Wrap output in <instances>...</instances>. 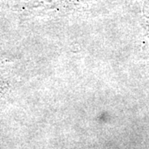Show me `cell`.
Returning a JSON list of instances; mask_svg holds the SVG:
<instances>
[{"instance_id": "cell-1", "label": "cell", "mask_w": 149, "mask_h": 149, "mask_svg": "<svg viewBox=\"0 0 149 149\" xmlns=\"http://www.w3.org/2000/svg\"><path fill=\"white\" fill-rule=\"evenodd\" d=\"M144 11L147 14L146 16L149 18V0H144Z\"/></svg>"}]
</instances>
